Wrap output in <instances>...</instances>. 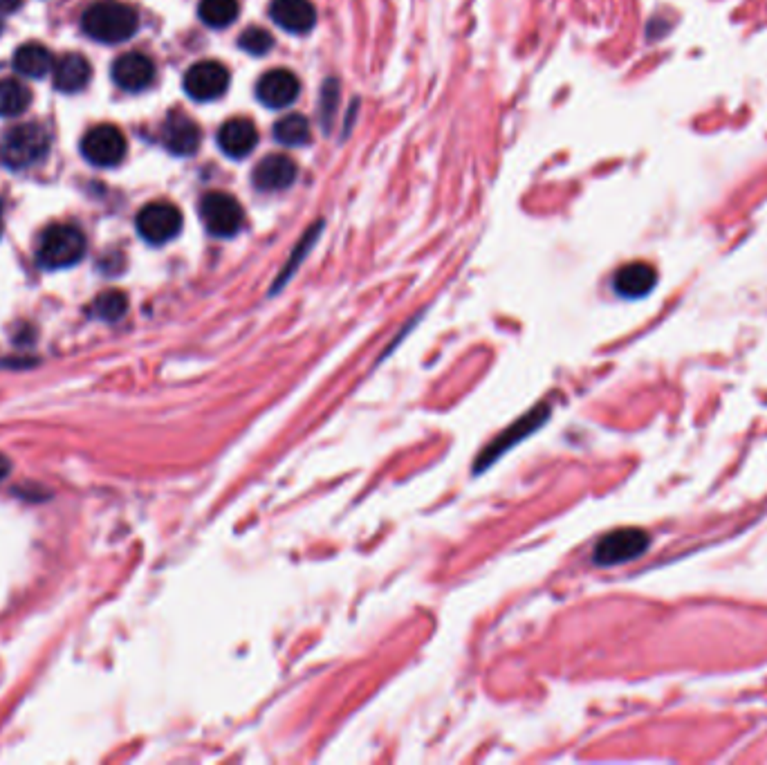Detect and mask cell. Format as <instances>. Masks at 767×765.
Returning <instances> with one entry per match:
<instances>
[{
	"instance_id": "1",
	"label": "cell",
	"mask_w": 767,
	"mask_h": 765,
	"mask_svg": "<svg viewBox=\"0 0 767 765\" xmlns=\"http://www.w3.org/2000/svg\"><path fill=\"white\" fill-rule=\"evenodd\" d=\"M83 32L99 43H124L140 27L137 9L122 0H97L81 18Z\"/></svg>"
},
{
	"instance_id": "2",
	"label": "cell",
	"mask_w": 767,
	"mask_h": 765,
	"mask_svg": "<svg viewBox=\"0 0 767 765\" xmlns=\"http://www.w3.org/2000/svg\"><path fill=\"white\" fill-rule=\"evenodd\" d=\"M86 254V238L81 229L68 223L50 225L36 245V258L45 270H63L79 263Z\"/></svg>"
},
{
	"instance_id": "3",
	"label": "cell",
	"mask_w": 767,
	"mask_h": 765,
	"mask_svg": "<svg viewBox=\"0 0 767 765\" xmlns=\"http://www.w3.org/2000/svg\"><path fill=\"white\" fill-rule=\"evenodd\" d=\"M50 151V135L39 124H21L7 133L3 142V162L9 169L23 171L36 167Z\"/></svg>"
},
{
	"instance_id": "4",
	"label": "cell",
	"mask_w": 767,
	"mask_h": 765,
	"mask_svg": "<svg viewBox=\"0 0 767 765\" xmlns=\"http://www.w3.org/2000/svg\"><path fill=\"white\" fill-rule=\"evenodd\" d=\"M200 218L211 236L231 238L243 227V207L229 193L211 191L200 200Z\"/></svg>"
},
{
	"instance_id": "5",
	"label": "cell",
	"mask_w": 767,
	"mask_h": 765,
	"mask_svg": "<svg viewBox=\"0 0 767 765\" xmlns=\"http://www.w3.org/2000/svg\"><path fill=\"white\" fill-rule=\"evenodd\" d=\"M649 534L640 528H622L615 530L611 534L597 543L593 561L597 566H617V564H626V561H633L640 555H644L646 548H649Z\"/></svg>"
},
{
	"instance_id": "6",
	"label": "cell",
	"mask_w": 767,
	"mask_h": 765,
	"mask_svg": "<svg viewBox=\"0 0 767 765\" xmlns=\"http://www.w3.org/2000/svg\"><path fill=\"white\" fill-rule=\"evenodd\" d=\"M182 229V214L173 202L157 200L149 202L137 214V232L151 245H164L173 241Z\"/></svg>"
},
{
	"instance_id": "7",
	"label": "cell",
	"mask_w": 767,
	"mask_h": 765,
	"mask_svg": "<svg viewBox=\"0 0 767 765\" xmlns=\"http://www.w3.org/2000/svg\"><path fill=\"white\" fill-rule=\"evenodd\" d=\"M81 153L95 167H115L126 155V137L113 124L92 126L81 137Z\"/></svg>"
},
{
	"instance_id": "8",
	"label": "cell",
	"mask_w": 767,
	"mask_h": 765,
	"mask_svg": "<svg viewBox=\"0 0 767 765\" xmlns=\"http://www.w3.org/2000/svg\"><path fill=\"white\" fill-rule=\"evenodd\" d=\"M548 416H550L548 404H541V407H537L534 411H530L528 416H523L521 420H516L514 425H510V429H505V431L501 433V436H498V438L492 442V445H489V447L483 451V454L478 456L474 472H476V474L485 472V469H487L489 465H494L496 460L501 458L507 449L516 445V442H521L523 438L532 436V433L537 431V429L543 425L545 420H548Z\"/></svg>"
},
{
	"instance_id": "9",
	"label": "cell",
	"mask_w": 767,
	"mask_h": 765,
	"mask_svg": "<svg viewBox=\"0 0 767 765\" xmlns=\"http://www.w3.org/2000/svg\"><path fill=\"white\" fill-rule=\"evenodd\" d=\"M229 88V70L218 61H200L184 75V90L196 101H214Z\"/></svg>"
},
{
	"instance_id": "10",
	"label": "cell",
	"mask_w": 767,
	"mask_h": 765,
	"mask_svg": "<svg viewBox=\"0 0 767 765\" xmlns=\"http://www.w3.org/2000/svg\"><path fill=\"white\" fill-rule=\"evenodd\" d=\"M301 92V84L294 72L285 68H276L265 72L256 86V97L261 99V104L267 108L281 110L294 104Z\"/></svg>"
},
{
	"instance_id": "11",
	"label": "cell",
	"mask_w": 767,
	"mask_h": 765,
	"mask_svg": "<svg viewBox=\"0 0 767 765\" xmlns=\"http://www.w3.org/2000/svg\"><path fill=\"white\" fill-rule=\"evenodd\" d=\"M113 79L126 92H142L153 84L155 63L142 52H126L113 63Z\"/></svg>"
},
{
	"instance_id": "12",
	"label": "cell",
	"mask_w": 767,
	"mask_h": 765,
	"mask_svg": "<svg viewBox=\"0 0 767 765\" xmlns=\"http://www.w3.org/2000/svg\"><path fill=\"white\" fill-rule=\"evenodd\" d=\"M258 142V131L252 119L234 117L220 126L218 131V146L220 151L234 160H243L254 151Z\"/></svg>"
},
{
	"instance_id": "13",
	"label": "cell",
	"mask_w": 767,
	"mask_h": 765,
	"mask_svg": "<svg viewBox=\"0 0 767 765\" xmlns=\"http://www.w3.org/2000/svg\"><path fill=\"white\" fill-rule=\"evenodd\" d=\"M200 140V128L191 117L182 113H171L166 117L162 126V142L173 155H182V158L184 155H193L198 151Z\"/></svg>"
},
{
	"instance_id": "14",
	"label": "cell",
	"mask_w": 767,
	"mask_h": 765,
	"mask_svg": "<svg viewBox=\"0 0 767 765\" xmlns=\"http://www.w3.org/2000/svg\"><path fill=\"white\" fill-rule=\"evenodd\" d=\"M270 16L290 34H308L317 23V12L310 0H272Z\"/></svg>"
},
{
	"instance_id": "15",
	"label": "cell",
	"mask_w": 767,
	"mask_h": 765,
	"mask_svg": "<svg viewBox=\"0 0 767 765\" xmlns=\"http://www.w3.org/2000/svg\"><path fill=\"white\" fill-rule=\"evenodd\" d=\"M297 164L288 155H267L252 173L254 184L261 191H283L297 180Z\"/></svg>"
},
{
	"instance_id": "16",
	"label": "cell",
	"mask_w": 767,
	"mask_h": 765,
	"mask_svg": "<svg viewBox=\"0 0 767 765\" xmlns=\"http://www.w3.org/2000/svg\"><path fill=\"white\" fill-rule=\"evenodd\" d=\"M655 283H658V272H655L653 265L642 261L619 267L613 279L615 292L624 299L646 297L655 288Z\"/></svg>"
},
{
	"instance_id": "17",
	"label": "cell",
	"mask_w": 767,
	"mask_h": 765,
	"mask_svg": "<svg viewBox=\"0 0 767 765\" xmlns=\"http://www.w3.org/2000/svg\"><path fill=\"white\" fill-rule=\"evenodd\" d=\"M92 77V68L88 59L79 52L63 54L61 59L54 61L52 66V81L54 88L61 92H79L88 86Z\"/></svg>"
},
{
	"instance_id": "18",
	"label": "cell",
	"mask_w": 767,
	"mask_h": 765,
	"mask_svg": "<svg viewBox=\"0 0 767 765\" xmlns=\"http://www.w3.org/2000/svg\"><path fill=\"white\" fill-rule=\"evenodd\" d=\"M12 63L18 75L30 79H43L54 66L50 50L41 43H23L21 48L14 52Z\"/></svg>"
},
{
	"instance_id": "19",
	"label": "cell",
	"mask_w": 767,
	"mask_h": 765,
	"mask_svg": "<svg viewBox=\"0 0 767 765\" xmlns=\"http://www.w3.org/2000/svg\"><path fill=\"white\" fill-rule=\"evenodd\" d=\"M32 104V92L14 77L0 79V117L23 115Z\"/></svg>"
},
{
	"instance_id": "20",
	"label": "cell",
	"mask_w": 767,
	"mask_h": 765,
	"mask_svg": "<svg viewBox=\"0 0 767 765\" xmlns=\"http://www.w3.org/2000/svg\"><path fill=\"white\" fill-rule=\"evenodd\" d=\"M274 140L283 146H303L310 142V122L299 113H290L274 124Z\"/></svg>"
},
{
	"instance_id": "21",
	"label": "cell",
	"mask_w": 767,
	"mask_h": 765,
	"mask_svg": "<svg viewBox=\"0 0 767 765\" xmlns=\"http://www.w3.org/2000/svg\"><path fill=\"white\" fill-rule=\"evenodd\" d=\"M198 16L209 27H227L236 21L238 0H200Z\"/></svg>"
},
{
	"instance_id": "22",
	"label": "cell",
	"mask_w": 767,
	"mask_h": 765,
	"mask_svg": "<svg viewBox=\"0 0 767 765\" xmlns=\"http://www.w3.org/2000/svg\"><path fill=\"white\" fill-rule=\"evenodd\" d=\"M128 310V297L122 290H106L92 303V315L104 321H119Z\"/></svg>"
},
{
	"instance_id": "23",
	"label": "cell",
	"mask_w": 767,
	"mask_h": 765,
	"mask_svg": "<svg viewBox=\"0 0 767 765\" xmlns=\"http://www.w3.org/2000/svg\"><path fill=\"white\" fill-rule=\"evenodd\" d=\"M238 43L245 52L254 54V57H263V54L272 50L274 39H272L270 32L263 30V27H247V30L240 34Z\"/></svg>"
},
{
	"instance_id": "24",
	"label": "cell",
	"mask_w": 767,
	"mask_h": 765,
	"mask_svg": "<svg viewBox=\"0 0 767 765\" xmlns=\"http://www.w3.org/2000/svg\"><path fill=\"white\" fill-rule=\"evenodd\" d=\"M23 0H0V12H14L21 7Z\"/></svg>"
},
{
	"instance_id": "25",
	"label": "cell",
	"mask_w": 767,
	"mask_h": 765,
	"mask_svg": "<svg viewBox=\"0 0 767 765\" xmlns=\"http://www.w3.org/2000/svg\"><path fill=\"white\" fill-rule=\"evenodd\" d=\"M9 472H12V465H9V460H7L3 454H0V481H3V478H5Z\"/></svg>"
},
{
	"instance_id": "26",
	"label": "cell",
	"mask_w": 767,
	"mask_h": 765,
	"mask_svg": "<svg viewBox=\"0 0 767 765\" xmlns=\"http://www.w3.org/2000/svg\"><path fill=\"white\" fill-rule=\"evenodd\" d=\"M0 234H3V200H0Z\"/></svg>"
}]
</instances>
